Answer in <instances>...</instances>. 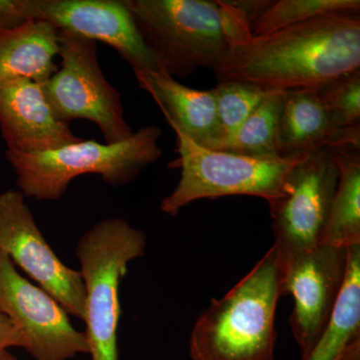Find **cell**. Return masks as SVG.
<instances>
[{
	"label": "cell",
	"instance_id": "cell-1",
	"mask_svg": "<svg viewBox=\"0 0 360 360\" xmlns=\"http://www.w3.org/2000/svg\"><path fill=\"white\" fill-rule=\"evenodd\" d=\"M355 70H360L359 13H338L231 47L214 73L219 82L288 91L319 90Z\"/></svg>",
	"mask_w": 360,
	"mask_h": 360
},
{
	"label": "cell",
	"instance_id": "cell-2",
	"mask_svg": "<svg viewBox=\"0 0 360 360\" xmlns=\"http://www.w3.org/2000/svg\"><path fill=\"white\" fill-rule=\"evenodd\" d=\"M283 267L276 246L248 276L198 317L191 333L193 360H274V319Z\"/></svg>",
	"mask_w": 360,
	"mask_h": 360
},
{
	"label": "cell",
	"instance_id": "cell-3",
	"mask_svg": "<svg viewBox=\"0 0 360 360\" xmlns=\"http://www.w3.org/2000/svg\"><path fill=\"white\" fill-rule=\"evenodd\" d=\"M162 131L146 125L127 141L99 143L94 139L68 144L44 153H18L6 150V160L15 172L16 184L25 198L58 200L70 182L84 174H99L113 187L134 181L144 169L160 160Z\"/></svg>",
	"mask_w": 360,
	"mask_h": 360
},
{
	"label": "cell",
	"instance_id": "cell-4",
	"mask_svg": "<svg viewBox=\"0 0 360 360\" xmlns=\"http://www.w3.org/2000/svg\"><path fill=\"white\" fill-rule=\"evenodd\" d=\"M161 72L186 78L200 68L214 72L229 51L217 1L125 0Z\"/></svg>",
	"mask_w": 360,
	"mask_h": 360
},
{
	"label": "cell",
	"instance_id": "cell-5",
	"mask_svg": "<svg viewBox=\"0 0 360 360\" xmlns=\"http://www.w3.org/2000/svg\"><path fill=\"white\" fill-rule=\"evenodd\" d=\"M143 232L120 219H103L78 241L85 288V323L92 360H118L120 285L130 262L146 250Z\"/></svg>",
	"mask_w": 360,
	"mask_h": 360
},
{
	"label": "cell",
	"instance_id": "cell-6",
	"mask_svg": "<svg viewBox=\"0 0 360 360\" xmlns=\"http://www.w3.org/2000/svg\"><path fill=\"white\" fill-rule=\"evenodd\" d=\"M175 134L179 158L170 165L181 169V176L160 205L161 212L172 217L189 203L206 198L250 195L271 202L283 195L291 169L309 155L250 158L201 148L186 135Z\"/></svg>",
	"mask_w": 360,
	"mask_h": 360
},
{
	"label": "cell",
	"instance_id": "cell-7",
	"mask_svg": "<svg viewBox=\"0 0 360 360\" xmlns=\"http://www.w3.org/2000/svg\"><path fill=\"white\" fill-rule=\"evenodd\" d=\"M61 65L42 84L44 96L61 122L85 120L98 127L108 144L134 134L127 122L122 94L104 77L94 40L59 32Z\"/></svg>",
	"mask_w": 360,
	"mask_h": 360
},
{
	"label": "cell",
	"instance_id": "cell-8",
	"mask_svg": "<svg viewBox=\"0 0 360 360\" xmlns=\"http://www.w3.org/2000/svg\"><path fill=\"white\" fill-rule=\"evenodd\" d=\"M338 179L331 149H317L291 169L283 195L269 203L283 267L321 245Z\"/></svg>",
	"mask_w": 360,
	"mask_h": 360
},
{
	"label": "cell",
	"instance_id": "cell-9",
	"mask_svg": "<svg viewBox=\"0 0 360 360\" xmlns=\"http://www.w3.org/2000/svg\"><path fill=\"white\" fill-rule=\"evenodd\" d=\"M0 251L65 309L84 321L85 288L79 270L71 269L46 243L20 191L0 193Z\"/></svg>",
	"mask_w": 360,
	"mask_h": 360
},
{
	"label": "cell",
	"instance_id": "cell-10",
	"mask_svg": "<svg viewBox=\"0 0 360 360\" xmlns=\"http://www.w3.org/2000/svg\"><path fill=\"white\" fill-rule=\"evenodd\" d=\"M0 312L25 338L35 360H68L89 354L85 333L73 328L68 312L46 291L20 276L0 251Z\"/></svg>",
	"mask_w": 360,
	"mask_h": 360
},
{
	"label": "cell",
	"instance_id": "cell-11",
	"mask_svg": "<svg viewBox=\"0 0 360 360\" xmlns=\"http://www.w3.org/2000/svg\"><path fill=\"white\" fill-rule=\"evenodd\" d=\"M26 20L110 45L134 71L161 73L125 0H25Z\"/></svg>",
	"mask_w": 360,
	"mask_h": 360
},
{
	"label": "cell",
	"instance_id": "cell-12",
	"mask_svg": "<svg viewBox=\"0 0 360 360\" xmlns=\"http://www.w3.org/2000/svg\"><path fill=\"white\" fill-rule=\"evenodd\" d=\"M347 262V248L319 245L283 267L281 295L295 298L290 323L302 357L314 348L333 314Z\"/></svg>",
	"mask_w": 360,
	"mask_h": 360
},
{
	"label": "cell",
	"instance_id": "cell-13",
	"mask_svg": "<svg viewBox=\"0 0 360 360\" xmlns=\"http://www.w3.org/2000/svg\"><path fill=\"white\" fill-rule=\"evenodd\" d=\"M0 130L7 150L44 153L82 141L59 120L41 84L18 79L0 84Z\"/></svg>",
	"mask_w": 360,
	"mask_h": 360
},
{
	"label": "cell",
	"instance_id": "cell-14",
	"mask_svg": "<svg viewBox=\"0 0 360 360\" xmlns=\"http://www.w3.org/2000/svg\"><path fill=\"white\" fill-rule=\"evenodd\" d=\"M321 148L359 150L360 125L336 127L317 90H288L279 123V155H307Z\"/></svg>",
	"mask_w": 360,
	"mask_h": 360
},
{
	"label": "cell",
	"instance_id": "cell-15",
	"mask_svg": "<svg viewBox=\"0 0 360 360\" xmlns=\"http://www.w3.org/2000/svg\"><path fill=\"white\" fill-rule=\"evenodd\" d=\"M139 87L153 97L168 124L201 148L217 146V122L212 90L189 89L161 73L134 71Z\"/></svg>",
	"mask_w": 360,
	"mask_h": 360
},
{
	"label": "cell",
	"instance_id": "cell-16",
	"mask_svg": "<svg viewBox=\"0 0 360 360\" xmlns=\"http://www.w3.org/2000/svg\"><path fill=\"white\" fill-rule=\"evenodd\" d=\"M58 30L44 21L0 26V84L18 79L44 84L58 65Z\"/></svg>",
	"mask_w": 360,
	"mask_h": 360
},
{
	"label": "cell",
	"instance_id": "cell-17",
	"mask_svg": "<svg viewBox=\"0 0 360 360\" xmlns=\"http://www.w3.org/2000/svg\"><path fill=\"white\" fill-rule=\"evenodd\" d=\"M347 272L326 328L300 360H360V245L347 248Z\"/></svg>",
	"mask_w": 360,
	"mask_h": 360
},
{
	"label": "cell",
	"instance_id": "cell-18",
	"mask_svg": "<svg viewBox=\"0 0 360 360\" xmlns=\"http://www.w3.org/2000/svg\"><path fill=\"white\" fill-rule=\"evenodd\" d=\"M338 186L321 245L348 248L360 245V155L355 149H331Z\"/></svg>",
	"mask_w": 360,
	"mask_h": 360
},
{
	"label": "cell",
	"instance_id": "cell-19",
	"mask_svg": "<svg viewBox=\"0 0 360 360\" xmlns=\"http://www.w3.org/2000/svg\"><path fill=\"white\" fill-rule=\"evenodd\" d=\"M285 92H270L219 151L250 158H279V123Z\"/></svg>",
	"mask_w": 360,
	"mask_h": 360
},
{
	"label": "cell",
	"instance_id": "cell-20",
	"mask_svg": "<svg viewBox=\"0 0 360 360\" xmlns=\"http://www.w3.org/2000/svg\"><path fill=\"white\" fill-rule=\"evenodd\" d=\"M359 11V0H276L255 20L251 33L262 37L326 14Z\"/></svg>",
	"mask_w": 360,
	"mask_h": 360
},
{
	"label": "cell",
	"instance_id": "cell-21",
	"mask_svg": "<svg viewBox=\"0 0 360 360\" xmlns=\"http://www.w3.org/2000/svg\"><path fill=\"white\" fill-rule=\"evenodd\" d=\"M212 90L217 122V146L214 150H220L265 97L274 91L234 80L219 82Z\"/></svg>",
	"mask_w": 360,
	"mask_h": 360
},
{
	"label": "cell",
	"instance_id": "cell-22",
	"mask_svg": "<svg viewBox=\"0 0 360 360\" xmlns=\"http://www.w3.org/2000/svg\"><path fill=\"white\" fill-rule=\"evenodd\" d=\"M317 94L336 127L360 125V70L330 80L317 90Z\"/></svg>",
	"mask_w": 360,
	"mask_h": 360
},
{
	"label": "cell",
	"instance_id": "cell-23",
	"mask_svg": "<svg viewBox=\"0 0 360 360\" xmlns=\"http://www.w3.org/2000/svg\"><path fill=\"white\" fill-rule=\"evenodd\" d=\"M219 6L222 30L229 49L245 44L252 39L251 25L245 13L232 1H217Z\"/></svg>",
	"mask_w": 360,
	"mask_h": 360
},
{
	"label": "cell",
	"instance_id": "cell-24",
	"mask_svg": "<svg viewBox=\"0 0 360 360\" xmlns=\"http://www.w3.org/2000/svg\"><path fill=\"white\" fill-rule=\"evenodd\" d=\"M27 21L25 0H0V26L15 27Z\"/></svg>",
	"mask_w": 360,
	"mask_h": 360
},
{
	"label": "cell",
	"instance_id": "cell-25",
	"mask_svg": "<svg viewBox=\"0 0 360 360\" xmlns=\"http://www.w3.org/2000/svg\"><path fill=\"white\" fill-rule=\"evenodd\" d=\"M13 347L25 348V336L6 314L0 312V355Z\"/></svg>",
	"mask_w": 360,
	"mask_h": 360
},
{
	"label": "cell",
	"instance_id": "cell-26",
	"mask_svg": "<svg viewBox=\"0 0 360 360\" xmlns=\"http://www.w3.org/2000/svg\"><path fill=\"white\" fill-rule=\"evenodd\" d=\"M0 360H18L14 357L13 354H9L8 352H4V354L0 355Z\"/></svg>",
	"mask_w": 360,
	"mask_h": 360
}]
</instances>
